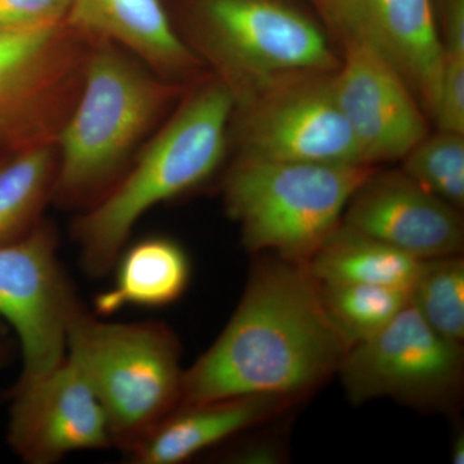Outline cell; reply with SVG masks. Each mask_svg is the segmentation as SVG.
Instances as JSON below:
<instances>
[{
	"label": "cell",
	"mask_w": 464,
	"mask_h": 464,
	"mask_svg": "<svg viewBox=\"0 0 464 464\" xmlns=\"http://www.w3.org/2000/svg\"><path fill=\"white\" fill-rule=\"evenodd\" d=\"M451 462L454 464L464 463V436L458 435L451 445Z\"/></svg>",
	"instance_id": "obj_26"
},
{
	"label": "cell",
	"mask_w": 464,
	"mask_h": 464,
	"mask_svg": "<svg viewBox=\"0 0 464 464\" xmlns=\"http://www.w3.org/2000/svg\"><path fill=\"white\" fill-rule=\"evenodd\" d=\"M66 355L90 381L112 445L124 451L181 405V347L164 324L106 323L81 308L70 324Z\"/></svg>",
	"instance_id": "obj_5"
},
{
	"label": "cell",
	"mask_w": 464,
	"mask_h": 464,
	"mask_svg": "<svg viewBox=\"0 0 464 464\" xmlns=\"http://www.w3.org/2000/svg\"><path fill=\"white\" fill-rule=\"evenodd\" d=\"M402 160V172L450 206L464 207V134H427Z\"/></svg>",
	"instance_id": "obj_22"
},
{
	"label": "cell",
	"mask_w": 464,
	"mask_h": 464,
	"mask_svg": "<svg viewBox=\"0 0 464 464\" xmlns=\"http://www.w3.org/2000/svg\"><path fill=\"white\" fill-rule=\"evenodd\" d=\"M332 85L366 164L402 158L430 133L426 111L395 67L365 45L342 47Z\"/></svg>",
	"instance_id": "obj_13"
},
{
	"label": "cell",
	"mask_w": 464,
	"mask_h": 464,
	"mask_svg": "<svg viewBox=\"0 0 464 464\" xmlns=\"http://www.w3.org/2000/svg\"><path fill=\"white\" fill-rule=\"evenodd\" d=\"M420 261L342 224L306 264L319 284H374L409 289Z\"/></svg>",
	"instance_id": "obj_18"
},
{
	"label": "cell",
	"mask_w": 464,
	"mask_h": 464,
	"mask_svg": "<svg viewBox=\"0 0 464 464\" xmlns=\"http://www.w3.org/2000/svg\"><path fill=\"white\" fill-rule=\"evenodd\" d=\"M7 439L12 450L32 464L112 447L105 411L83 371L67 355L50 374L17 382L11 392Z\"/></svg>",
	"instance_id": "obj_12"
},
{
	"label": "cell",
	"mask_w": 464,
	"mask_h": 464,
	"mask_svg": "<svg viewBox=\"0 0 464 464\" xmlns=\"http://www.w3.org/2000/svg\"><path fill=\"white\" fill-rule=\"evenodd\" d=\"M93 42L63 24L0 33V157L56 142Z\"/></svg>",
	"instance_id": "obj_7"
},
{
	"label": "cell",
	"mask_w": 464,
	"mask_h": 464,
	"mask_svg": "<svg viewBox=\"0 0 464 464\" xmlns=\"http://www.w3.org/2000/svg\"><path fill=\"white\" fill-rule=\"evenodd\" d=\"M340 47L365 45L395 67L429 118L442 72L436 0H308Z\"/></svg>",
	"instance_id": "obj_11"
},
{
	"label": "cell",
	"mask_w": 464,
	"mask_h": 464,
	"mask_svg": "<svg viewBox=\"0 0 464 464\" xmlns=\"http://www.w3.org/2000/svg\"><path fill=\"white\" fill-rule=\"evenodd\" d=\"M462 344L448 340L409 302L380 333L353 344L338 374L353 404L393 399L423 411H450L462 390Z\"/></svg>",
	"instance_id": "obj_9"
},
{
	"label": "cell",
	"mask_w": 464,
	"mask_h": 464,
	"mask_svg": "<svg viewBox=\"0 0 464 464\" xmlns=\"http://www.w3.org/2000/svg\"><path fill=\"white\" fill-rule=\"evenodd\" d=\"M409 302L448 340H464V259L447 256L422 259L409 286Z\"/></svg>",
	"instance_id": "obj_21"
},
{
	"label": "cell",
	"mask_w": 464,
	"mask_h": 464,
	"mask_svg": "<svg viewBox=\"0 0 464 464\" xmlns=\"http://www.w3.org/2000/svg\"><path fill=\"white\" fill-rule=\"evenodd\" d=\"M259 256L224 332L185 371L181 405L248 395L298 401L340 371L351 344L306 266Z\"/></svg>",
	"instance_id": "obj_1"
},
{
	"label": "cell",
	"mask_w": 464,
	"mask_h": 464,
	"mask_svg": "<svg viewBox=\"0 0 464 464\" xmlns=\"http://www.w3.org/2000/svg\"><path fill=\"white\" fill-rule=\"evenodd\" d=\"M72 0H0V33L66 24Z\"/></svg>",
	"instance_id": "obj_24"
},
{
	"label": "cell",
	"mask_w": 464,
	"mask_h": 464,
	"mask_svg": "<svg viewBox=\"0 0 464 464\" xmlns=\"http://www.w3.org/2000/svg\"><path fill=\"white\" fill-rule=\"evenodd\" d=\"M231 462L243 464H277L284 460V445L274 439H258L237 449Z\"/></svg>",
	"instance_id": "obj_25"
},
{
	"label": "cell",
	"mask_w": 464,
	"mask_h": 464,
	"mask_svg": "<svg viewBox=\"0 0 464 464\" xmlns=\"http://www.w3.org/2000/svg\"><path fill=\"white\" fill-rule=\"evenodd\" d=\"M5 356H7V353H5V344L0 342V369H2V366L5 365Z\"/></svg>",
	"instance_id": "obj_27"
},
{
	"label": "cell",
	"mask_w": 464,
	"mask_h": 464,
	"mask_svg": "<svg viewBox=\"0 0 464 464\" xmlns=\"http://www.w3.org/2000/svg\"><path fill=\"white\" fill-rule=\"evenodd\" d=\"M114 285L96 298L100 315L125 306L161 307L181 298L191 265L188 253L169 237H146L119 256Z\"/></svg>",
	"instance_id": "obj_17"
},
{
	"label": "cell",
	"mask_w": 464,
	"mask_h": 464,
	"mask_svg": "<svg viewBox=\"0 0 464 464\" xmlns=\"http://www.w3.org/2000/svg\"><path fill=\"white\" fill-rule=\"evenodd\" d=\"M235 97L221 79L201 83L140 151L132 167L75 222L85 270L114 267L125 241L145 213L209 179L227 150Z\"/></svg>",
	"instance_id": "obj_2"
},
{
	"label": "cell",
	"mask_w": 464,
	"mask_h": 464,
	"mask_svg": "<svg viewBox=\"0 0 464 464\" xmlns=\"http://www.w3.org/2000/svg\"><path fill=\"white\" fill-rule=\"evenodd\" d=\"M333 72L284 76L235 100L231 127L239 157L366 164L335 101Z\"/></svg>",
	"instance_id": "obj_8"
},
{
	"label": "cell",
	"mask_w": 464,
	"mask_h": 464,
	"mask_svg": "<svg viewBox=\"0 0 464 464\" xmlns=\"http://www.w3.org/2000/svg\"><path fill=\"white\" fill-rule=\"evenodd\" d=\"M183 91L114 43L93 42L81 93L57 136L53 199L87 208L99 201Z\"/></svg>",
	"instance_id": "obj_3"
},
{
	"label": "cell",
	"mask_w": 464,
	"mask_h": 464,
	"mask_svg": "<svg viewBox=\"0 0 464 464\" xmlns=\"http://www.w3.org/2000/svg\"><path fill=\"white\" fill-rule=\"evenodd\" d=\"M66 24L92 42L124 48L168 81L181 83L204 65L160 0H72Z\"/></svg>",
	"instance_id": "obj_15"
},
{
	"label": "cell",
	"mask_w": 464,
	"mask_h": 464,
	"mask_svg": "<svg viewBox=\"0 0 464 464\" xmlns=\"http://www.w3.org/2000/svg\"><path fill=\"white\" fill-rule=\"evenodd\" d=\"M190 43L235 100L284 76L332 72L341 63L322 27L284 0H199Z\"/></svg>",
	"instance_id": "obj_6"
},
{
	"label": "cell",
	"mask_w": 464,
	"mask_h": 464,
	"mask_svg": "<svg viewBox=\"0 0 464 464\" xmlns=\"http://www.w3.org/2000/svg\"><path fill=\"white\" fill-rule=\"evenodd\" d=\"M58 170L56 142L0 157V246L23 239L42 224L53 199Z\"/></svg>",
	"instance_id": "obj_19"
},
{
	"label": "cell",
	"mask_w": 464,
	"mask_h": 464,
	"mask_svg": "<svg viewBox=\"0 0 464 464\" xmlns=\"http://www.w3.org/2000/svg\"><path fill=\"white\" fill-rule=\"evenodd\" d=\"M438 21L442 47L439 108L458 116L464 111V0H441Z\"/></svg>",
	"instance_id": "obj_23"
},
{
	"label": "cell",
	"mask_w": 464,
	"mask_h": 464,
	"mask_svg": "<svg viewBox=\"0 0 464 464\" xmlns=\"http://www.w3.org/2000/svg\"><path fill=\"white\" fill-rule=\"evenodd\" d=\"M57 246L56 232L44 222L23 239L0 246V316L20 341L18 382L39 380L63 364L70 324L82 308Z\"/></svg>",
	"instance_id": "obj_10"
},
{
	"label": "cell",
	"mask_w": 464,
	"mask_h": 464,
	"mask_svg": "<svg viewBox=\"0 0 464 464\" xmlns=\"http://www.w3.org/2000/svg\"><path fill=\"white\" fill-rule=\"evenodd\" d=\"M324 307L351 346L380 333L409 304V289L374 284H319Z\"/></svg>",
	"instance_id": "obj_20"
},
{
	"label": "cell",
	"mask_w": 464,
	"mask_h": 464,
	"mask_svg": "<svg viewBox=\"0 0 464 464\" xmlns=\"http://www.w3.org/2000/svg\"><path fill=\"white\" fill-rule=\"evenodd\" d=\"M295 402L283 396L248 395L179 405L127 453L137 464L182 463L261 426Z\"/></svg>",
	"instance_id": "obj_16"
},
{
	"label": "cell",
	"mask_w": 464,
	"mask_h": 464,
	"mask_svg": "<svg viewBox=\"0 0 464 464\" xmlns=\"http://www.w3.org/2000/svg\"><path fill=\"white\" fill-rule=\"evenodd\" d=\"M460 212L402 170L377 169L348 201L342 224L422 261L463 252Z\"/></svg>",
	"instance_id": "obj_14"
},
{
	"label": "cell",
	"mask_w": 464,
	"mask_h": 464,
	"mask_svg": "<svg viewBox=\"0 0 464 464\" xmlns=\"http://www.w3.org/2000/svg\"><path fill=\"white\" fill-rule=\"evenodd\" d=\"M375 170L377 166L369 164L237 157L224 179L226 210L239 225L249 252L306 266Z\"/></svg>",
	"instance_id": "obj_4"
}]
</instances>
